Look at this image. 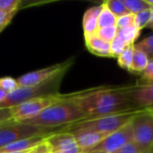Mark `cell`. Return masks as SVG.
I'll return each instance as SVG.
<instances>
[{"label": "cell", "mask_w": 153, "mask_h": 153, "mask_svg": "<svg viewBox=\"0 0 153 153\" xmlns=\"http://www.w3.org/2000/svg\"><path fill=\"white\" fill-rule=\"evenodd\" d=\"M131 142H134L132 122L118 129L117 131H115L107 135L97 146H95L90 152L117 153V152L120 151L125 145Z\"/></svg>", "instance_id": "9c48e42d"}, {"label": "cell", "mask_w": 153, "mask_h": 153, "mask_svg": "<svg viewBox=\"0 0 153 153\" xmlns=\"http://www.w3.org/2000/svg\"><path fill=\"white\" fill-rule=\"evenodd\" d=\"M102 9V4L89 8L83 14L82 28L84 37L91 36L97 33L99 30V17Z\"/></svg>", "instance_id": "4fadbf2b"}, {"label": "cell", "mask_w": 153, "mask_h": 153, "mask_svg": "<svg viewBox=\"0 0 153 153\" xmlns=\"http://www.w3.org/2000/svg\"><path fill=\"white\" fill-rule=\"evenodd\" d=\"M117 153H143L142 150L138 147V145L134 142H131L125 145Z\"/></svg>", "instance_id": "f546056e"}, {"label": "cell", "mask_w": 153, "mask_h": 153, "mask_svg": "<svg viewBox=\"0 0 153 153\" xmlns=\"http://www.w3.org/2000/svg\"><path fill=\"white\" fill-rule=\"evenodd\" d=\"M97 35L103 40L110 43L117 36V27L115 25L99 29L97 31Z\"/></svg>", "instance_id": "603a6c76"}, {"label": "cell", "mask_w": 153, "mask_h": 153, "mask_svg": "<svg viewBox=\"0 0 153 153\" xmlns=\"http://www.w3.org/2000/svg\"><path fill=\"white\" fill-rule=\"evenodd\" d=\"M126 44L118 37L117 36L111 42H110V53H111V57H116L117 58L122 52L125 50L126 48Z\"/></svg>", "instance_id": "d4e9b609"}, {"label": "cell", "mask_w": 153, "mask_h": 153, "mask_svg": "<svg viewBox=\"0 0 153 153\" xmlns=\"http://www.w3.org/2000/svg\"><path fill=\"white\" fill-rule=\"evenodd\" d=\"M13 121L11 109L9 108H0V126L7 122Z\"/></svg>", "instance_id": "4dcf8cb0"}, {"label": "cell", "mask_w": 153, "mask_h": 153, "mask_svg": "<svg viewBox=\"0 0 153 153\" xmlns=\"http://www.w3.org/2000/svg\"><path fill=\"white\" fill-rule=\"evenodd\" d=\"M65 74L41 84L31 87H20L16 91L8 93L6 98L0 103V108H9L27 100L58 94V89Z\"/></svg>", "instance_id": "277c9868"}, {"label": "cell", "mask_w": 153, "mask_h": 153, "mask_svg": "<svg viewBox=\"0 0 153 153\" xmlns=\"http://www.w3.org/2000/svg\"><path fill=\"white\" fill-rule=\"evenodd\" d=\"M21 4V0H0V12L12 13L18 11Z\"/></svg>", "instance_id": "484cf974"}, {"label": "cell", "mask_w": 153, "mask_h": 153, "mask_svg": "<svg viewBox=\"0 0 153 153\" xmlns=\"http://www.w3.org/2000/svg\"><path fill=\"white\" fill-rule=\"evenodd\" d=\"M147 2H148L150 4H153V0H147Z\"/></svg>", "instance_id": "d590c367"}, {"label": "cell", "mask_w": 153, "mask_h": 153, "mask_svg": "<svg viewBox=\"0 0 153 153\" xmlns=\"http://www.w3.org/2000/svg\"><path fill=\"white\" fill-rule=\"evenodd\" d=\"M137 82L146 83V84L153 83V58H150L147 67L141 74V79Z\"/></svg>", "instance_id": "4316f807"}, {"label": "cell", "mask_w": 153, "mask_h": 153, "mask_svg": "<svg viewBox=\"0 0 153 153\" xmlns=\"http://www.w3.org/2000/svg\"><path fill=\"white\" fill-rule=\"evenodd\" d=\"M135 48L144 52L150 58H153V34L135 44Z\"/></svg>", "instance_id": "cb8c5ba5"}, {"label": "cell", "mask_w": 153, "mask_h": 153, "mask_svg": "<svg viewBox=\"0 0 153 153\" xmlns=\"http://www.w3.org/2000/svg\"><path fill=\"white\" fill-rule=\"evenodd\" d=\"M26 153H51V152H50V149H49L48 145L44 141L42 143L39 144L38 146L34 147L33 149L28 151Z\"/></svg>", "instance_id": "1f68e13d"}, {"label": "cell", "mask_w": 153, "mask_h": 153, "mask_svg": "<svg viewBox=\"0 0 153 153\" xmlns=\"http://www.w3.org/2000/svg\"><path fill=\"white\" fill-rule=\"evenodd\" d=\"M149 61H150V57L144 52H143L139 48H135L131 68H130L129 72L141 74L147 67Z\"/></svg>", "instance_id": "9a60e30c"}, {"label": "cell", "mask_w": 153, "mask_h": 153, "mask_svg": "<svg viewBox=\"0 0 153 153\" xmlns=\"http://www.w3.org/2000/svg\"><path fill=\"white\" fill-rule=\"evenodd\" d=\"M65 94H55L47 97H40L27 100L14 107L10 108L13 121L22 122L35 117L47 108L65 99Z\"/></svg>", "instance_id": "8992f818"}, {"label": "cell", "mask_w": 153, "mask_h": 153, "mask_svg": "<svg viewBox=\"0 0 153 153\" xmlns=\"http://www.w3.org/2000/svg\"><path fill=\"white\" fill-rule=\"evenodd\" d=\"M123 2L128 12L133 14L151 8V4L147 0H123Z\"/></svg>", "instance_id": "d6986e66"}, {"label": "cell", "mask_w": 153, "mask_h": 153, "mask_svg": "<svg viewBox=\"0 0 153 153\" xmlns=\"http://www.w3.org/2000/svg\"><path fill=\"white\" fill-rule=\"evenodd\" d=\"M102 9L99 17V29L108 27V26H117V17L112 13V12L108 8L105 3H102Z\"/></svg>", "instance_id": "e0dca14e"}, {"label": "cell", "mask_w": 153, "mask_h": 153, "mask_svg": "<svg viewBox=\"0 0 153 153\" xmlns=\"http://www.w3.org/2000/svg\"><path fill=\"white\" fill-rule=\"evenodd\" d=\"M86 153H106V152H86Z\"/></svg>", "instance_id": "e575fe53"}, {"label": "cell", "mask_w": 153, "mask_h": 153, "mask_svg": "<svg viewBox=\"0 0 153 153\" xmlns=\"http://www.w3.org/2000/svg\"><path fill=\"white\" fill-rule=\"evenodd\" d=\"M17 11L12 13H4L0 12V33L4 30V28L11 22L12 19L14 17Z\"/></svg>", "instance_id": "f1b7e54d"}, {"label": "cell", "mask_w": 153, "mask_h": 153, "mask_svg": "<svg viewBox=\"0 0 153 153\" xmlns=\"http://www.w3.org/2000/svg\"><path fill=\"white\" fill-rule=\"evenodd\" d=\"M60 129L44 128L22 122L10 121L0 126V148L21 140L47 136L58 132Z\"/></svg>", "instance_id": "5b68a950"}, {"label": "cell", "mask_w": 153, "mask_h": 153, "mask_svg": "<svg viewBox=\"0 0 153 153\" xmlns=\"http://www.w3.org/2000/svg\"><path fill=\"white\" fill-rule=\"evenodd\" d=\"M145 109L138 108L127 112H122L117 114H112L108 116H102L93 118L85 119L65 127H62L60 132H67L73 133L75 131L88 130L102 133L105 134H109L118 129L124 127L127 124L133 121V119L141 112Z\"/></svg>", "instance_id": "3957f363"}, {"label": "cell", "mask_w": 153, "mask_h": 153, "mask_svg": "<svg viewBox=\"0 0 153 153\" xmlns=\"http://www.w3.org/2000/svg\"><path fill=\"white\" fill-rule=\"evenodd\" d=\"M134 142L143 153H149L153 145V110L145 109L132 121Z\"/></svg>", "instance_id": "52a82bcc"}, {"label": "cell", "mask_w": 153, "mask_h": 153, "mask_svg": "<svg viewBox=\"0 0 153 153\" xmlns=\"http://www.w3.org/2000/svg\"><path fill=\"white\" fill-rule=\"evenodd\" d=\"M85 119L87 116L69 98V94H65L63 100L47 108L35 117L22 123L44 128L60 129Z\"/></svg>", "instance_id": "7a4b0ae2"}, {"label": "cell", "mask_w": 153, "mask_h": 153, "mask_svg": "<svg viewBox=\"0 0 153 153\" xmlns=\"http://www.w3.org/2000/svg\"><path fill=\"white\" fill-rule=\"evenodd\" d=\"M151 19L149 22V24L147 25V28L153 30V4H151Z\"/></svg>", "instance_id": "d6a6232c"}, {"label": "cell", "mask_w": 153, "mask_h": 153, "mask_svg": "<svg viewBox=\"0 0 153 153\" xmlns=\"http://www.w3.org/2000/svg\"><path fill=\"white\" fill-rule=\"evenodd\" d=\"M71 134L74 136L82 153L90 152L91 149L97 146L107 135H108L102 133L88 130L75 131Z\"/></svg>", "instance_id": "7c38bea8"}, {"label": "cell", "mask_w": 153, "mask_h": 153, "mask_svg": "<svg viewBox=\"0 0 153 153\" xmlns=\"http://www.w3.org/2000/svg\"><path fill=\"white\" fill-rule=\"evenodd\" d=\"M0 88L4 91L6 93H11L20 88L17 79H14L11 76L0 77Z\"/></svg>", "instance_id": "44dd1931"}, {"label": "cell", "mask_w": 153, "mask_h": 153, "mask_svg": "<svg viewBox=\"0 0 153 153\" xmlns=\"http://www.w3.org/2000/svg\"><path fill=\"white\" fill-rule=\"evenodd\" d=\"M85 45L88 50L98 56L111 57L110 53V43L100 39L97 33L91 36L84 37Z\"/></svg>", "instance_id": "5bb4252c"}, {"label": "cell", "mask_w": 153, "mask_h": 153, "mask_svg": "<svg viewBox=\"0 0 153 153\" xmlns=\"http://www.w3.org/2000/svg\"><path fill=\"white\" fill-rule=\"evenodd\" d=\"M30 151V150H29ZM28 152V151H26V152H12V153H26Z\"/></svg>", "instance_id": "8d00e7d4"}, {"label": "cell", "mask_w": 153, "mask_h": 153, "mask_svg": "<svg viewBox=\"0 0 153 153\" xmlns=\"http://www.w3.org/2000/svg\"><path fill=\"white\" fill-rule=\"evenodd\" d=\"M130 97L137 108L153 110V83H139L131 85Z\"/></svg>", "instance_id": "8fae6325"}, {"label": "cell", "mask_w": 153, "mask_h": 153, "mask_svg": "<svg viewBox=\"0 0 153 153\" xmlns=\"http://www.w3.org/2000/svg\"><path fill=\"white\" fill-rule=\"evenodd\" d=\"M134 48H135V44L126 46V48L122 52V54L117 57V63L119 66L122 67L123 69L130 71L133 57H134Z\"/></svg>", "instance_id": "ac0fdd59"}, {"label": "cell", "mask_w": 153, "mask_h": 153, "mask_svg": "<svg viewBox=\"0 0 153 153\" xmlns=\"http://www.w3.org/2000/svg\"><path fill=\"white\" fill-rule=\"evenodd\" d=\"M149 153H153V145H152V149L150 150V152H149Z\"/></svg>", "instance_id": "74e56055"}, {"label": "cell", "mask_w": 153, "mask_h": 153, "mask_svg": "<svg viewBox=\"0 0 153 153\" xmlns=\"http://www.w3.org/2000/svg\"><path fill=\"white\" fill-rule=\"evenodd\" d=\"M130 88L131 85L100 86L69 93V98L89 119L138 109L131 100Z\"/></svg>", "instance_id": "6da1fadb"}, {"label": "cell", "mask_w": 153, "mask_h": 153, "mask_svg": "<svg viewBox=\"0 0 153 153\" xmlns=\"http://www.w3.org/2000/svg\"><path fill=\"white\" fill-rule=\"evenodd\" d=\"M140 30L135 26L132 25L129 27L117 29V36L128 46L135 44L134 42L140 36Z\"/></svg>", "instance_id": "2e32d148"}, {"label": "cell", "mask_w": 153, "mask_h": 153, "mask_svg": "<svg viewBox=\"0 0 153 153\" xmlns=\"http://www.w3.org/2000/svg\"><path fill=\"white\" fill-rule=\"evenodd\" d=\"M51 153H82L74 136L67 132H56L45 140Z\"/></svg>", "instance_id": "30bf717a"}, {"label": "cell", "mask_w": 153, "mask_h": 153, "mask_svg": "<svg viewBox=\"0 0 153 153\" xmlns=\"http://www.w3.org/2000/svg\"><path fill=\"white\" fill-rule=\"evenodd\" d=\"M7 94L8 93H6L4 91H3L1 88H0V103L6 98V96H7Z\"/></svg>", "instance_id": "836d02e7"}, {"label": "cell", "mask_w": 153, "mask_h": 153, "mask_svg": "<svg viewBox=\"0 0 153 153\" xmlns=\"http://www.w3.org/2000/svg\"><path fill=\"white\" fill-rule=\"evenodd\" d=\"M104 3L117 18L121 17L126 13H129L123 0H108L105 1Z\"/></svg>", "instance_id": "ffe728a7"}, {"label": "cell", "mask_w": 153, "mask_h": 153, "mask_svg": "<svg viewBox=\"0 0 153 153\" xmlns=\"http://www.w3.org/2000/svg\"><path fill=\"white\" fill-rule=\"evenodd\" d=\"M150 19H151V9L142 11V12L134 14V25L140 30H142L145 27L147 28Z\"/></svg>", "instance_id": "7402d4cb"}, {"label": "cell", "mask_w": 153, "mask_h": 153, "mask_svg": "<svg viewBox=\"0 0 153 153\" xmlns=\"http://www.w3.org/2000/svg\"><path fill=\"white\" fill-rule=\"evenodd\" d=\"M132 25H134V14L133 13H129L117 19V29H122V28L129 27Z\"/></svg>", "instance_id": "83f0119b"}, {"label": "cell", "mask_w": 153, "mask_h": 153, "mask_svg": "<svg viewBox=\"0 0 153 153\" xmlns=\"http://www.w3.org/2000/svg\"><path fill=\"white\" fill-rule=\"evenodd\" d=\"M73 59H68L65 62L55 64L22 74L17 78L18 84L20 87H31L46 82L57 75L65 74V72L73 65Z\"/></svg>", "instance_id": "ba28073f"}]
</instances>
